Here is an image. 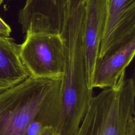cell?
Instances as JSON below:
<instances>
[{
  "label": "cell",
  "instance_id": "8",
  "mask_svg": "<svg viewBox=\"0 0 135 135\" xmlns=\"http://www.w3.org/2000/svg\"><path fill=\"white\" fill-rule=\"evenodd\" d=\"M135 54V38L99 60L95 66L91 87L104 89L115 86L125 78L126 68Z\"/></svg>",
  "mask_w": 135,
  "mask_h": 135
},
{
  "label": "cell",
  "instance_id": "2",
  "mask_svg": "<svg viewBox=\"0 0 135 135\" xmlns=\"http://www.w3.org/2000/svg\"><path fill=\"white\" fill-rule=\"evenodd\" d=\"M62 77L29 76L0 93V135H24L43 109L62 98Z\"/></svg>",
  "mask_w": 135,
  "mask_h": 135
},
{
  "label": "cell",
  "instance_id": "12",
  "mask_svg": "<svg viewBox=\"0 0 135 135\" xmlns=\"http://www.w3.org/2000/svg\"><path fill=\"white\" fill-rule=\"evenodd\" d=\"M4 1V0H0V5L2 3V2Z\"/></svg>",
  "mask_w": 135,
  "mask_h": 135
},
{
  "label": "cell",
  "instance_id": "4",
  "mask_svg": "<svg viewBox=\"0 0 135 135\" xmlns=\"http://www.w3.org/2000/svg\"><path fill=\"white\" fill-rule=\"evenodd\" d=\"M20 55L30 76L55 78L64 74L65 53L60 34L26 33Z\"/></svg>",
  "mask_w": 135,
  "mask_h": 135
},
{
  "label": "cell",
  "instance_id": "3",
  "mask_svg": "<svg viewBox=\"0 0 135 135\" xmlns=\"http://www.w3.org/2000/svg\"><path fill=\"white\" fill-rule=\"evenodd\" d=\"M135 112V84L132 78L93 96L73 135H128Z\"/></svg>",
  "mask_w": 135,
  "mask_h": 135
},
{
  "label": "cell",
  "instance_id": "5",
  "mask_svg": "<svg viewBox=\"0 0 135 135\" xmlns=\"http://www.w3.org/2000/svg\"><path fill=\"white\" fill-rule=\"evenodd\" d=\"M135 38V0H108L98 61Z\"/></svg>",
  "mask_w": 135,
  "mask_h": 135
},
{
  "label": "cell",
  "instance_id": "1",
  "mask_svg": "<svg viewBox=\"0 0 135 135\" xmlns=\"http://www.w3.org/2000/svg\"><path fill=\"white\" fill-rule=\"evenodd\" d=\"M86 0H67L60 34L65 53L62 111L57 131L73 135L93 97L89 86L83 43Z\"/></svg>",
  "mask_w": 135,
  "mask_h": 135
},
{
  "label": "cell",
  "instance_id": "9",
  "mask_svg": "<svg viewBox=\"0 0 135 135\" xmlns=\"http://www.w3.org/2000/svg\"><path fill=\"white\" fill-rule=\"evenodd\" d=\"M29 76L20 57V45L10 37H0V93Z\"/></svg>",
  "mask_w": 135,
  "mask_h": 135
},
{
  "label": "cell",
  "instance_id": "6",
  "mask_svg": "<svg viewBox=\"0 0 135 135\" xmlns=\"http://www.w3.org/2000/svg\"><path fill=\"white\" fill-rule=\"evenodd\" d=\"M67 0H26L18 14L24 33L44 32L60 34Z\"/></svg>",
  "mask_w": 135,
  "mask_h": 135
},
{
  "label": "cell",
  "instance_id": "7",
  "mask_svg": "<svg viewBox=\"0 0 135 135\" xmlns=\"http://www.w3.org/2000/svg\"><path fill=\"white\" fill-rule=\"evenodd\" d=\"M108 0H86L83 43L89 86L93 73L106 24Z\"/></svg>",
  "mask_w": 135,
  "mask_h": 135
},
{
  "label": "cell",
  "instance_id": "11",
  "mask_svg": "<svg viewBox=\"0 0 135 135\" xmlns=\"http://www.w3.org/2000/svg\"><path fill=\"white\" fill-rule=\"evenodd\" d=\"M128 135H135V117L132 118L130 123Z\"/></svg>",
  "mask_w": 135,
  "mask_h": 135
},
{
  "label": "cell",
  "instance_id": "10",
  "mask_svg": "<svg viewBox=\"0 0 135 135\" xmlns=\"http://www.w3.org/2000/svg\"><path fill=\"white\" fill-rule=\"evenodd\" d=\"M11 33V27L0 17V37H10Z\"/></svg>",
  "mask_w": 135,
  "mask_h": 135
}]
</instances>
